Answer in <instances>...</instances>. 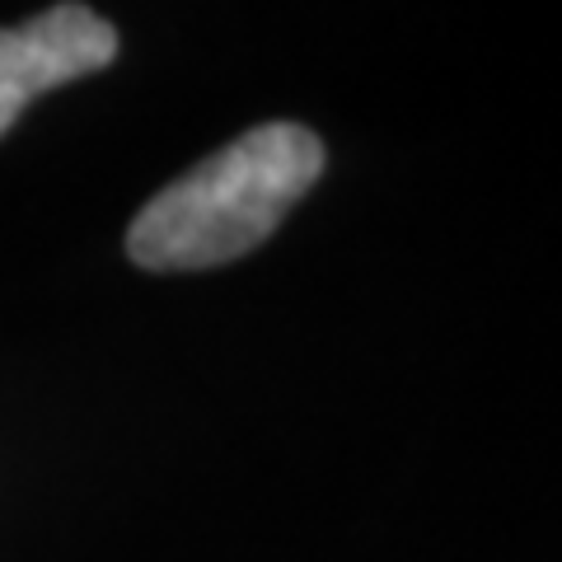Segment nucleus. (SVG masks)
Wrapping results in <instances>:
<instances>
[{
    "label": "nucleus",
    "mask_w": 562,
    "mask_h": 562,
    "mask_svg": "<svg viewBox=\"0 0 562 562\" xmlns=\"http://www.w3.org/2000/svg\"><path fill=\"white\" fill-rule=\"evenodd\" d=\"M117 29L90 5H52L20 29H0V136L38 94L113 66Z\"/></svg>",
    "instance_id": "2"
},
{
    "label": "nucleus",
    "mask_w": 562,
    "mask_h": 562,
    "mask_svg": "<svg viewBox=\"0 0 562 562\" xmlns=\"http://www.w3.org/2000/svg\"><path fill=\"white\" fill-rule=\"evenodd\" d=\"M324 160V140L301 122H262L136 211L127 258L146 272H202L254 254L319 183Z\"/></svg>",
    "instance_id": "1"
}]
</instances>
